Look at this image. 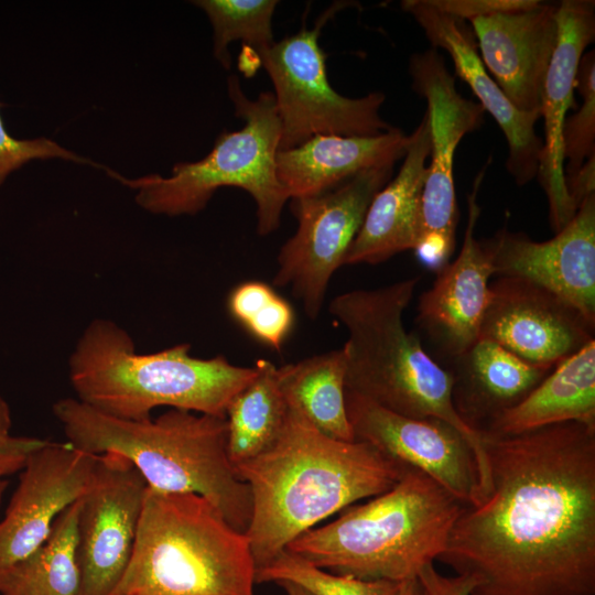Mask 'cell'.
<instances>
[{
  "label": "cell",
  "instance_id": "1",
  "mask_svg": "<svg viewBox=\"0 0 595 595\" xmlns=\"http://www.w3.org/2000/svg\"><path fill=\"white\" fill-rule=\"evenodd\" d=\"M482 436L489 491L437 560L479 578L470 595H595V428Z\"/></svg>",
  "mask_w": 595,
  "mask_h": 595
},
{
  "label": "cell",
  "instance_id": "2",
  "mask_svg": "<svg viewBox=\"0 0 595 595\" xmlns=\"http://www.w3.org/2000/svg\"><path fill=\"white\" fill-rule=\"evenodd\" d=\"M234 469L250 489L246 536L257 570L321 521L392 488L407 466L366 442L332 439L289 408L275 442Z\"/></svg>",
  "mask_w": 595,
  "mask_h": 595
},
{
  "label": "cell",
  "instance_id": "3",
  "mask_svg": "<svg viewBox=\"0 0 595 595\" xmlns=\"http://www.w3.org/2000/svg\"><path fill=\"white\" fill-rule=\"evenodd\" d=\"M53 414L75 448L121 455L149 488L199 495L246 533L251 495L228 456L226 418L171 409L156 419L130 421L104 414L76 398L56 401Z\"/></svg>",
  "mask_w": 595,
  "mask_h": 595
},
{
  "label": "cell",
  "instance_id": "4",
  "mask_svg": "<svg viewBox=\"0 0 595 595\" xmlns=\"http://www.w3.org/2000/svg\"><path fill=\"white\" fill-rule=\"evenodd\" d=\"M419 281V277H412L376 289H356L331 301L329 313L347 331L343 346L345 387L394 413L440 419L456 428L474 450L478 495L484 496L489 489V469L483 436L456 413L451 372L403 324V313Z\"/></svg>",
  "mask_w": 595,
  "mask_h": 595
},
{
  "label": "cell",
  "instance_id": "5",
  "mask_svg": "<svg viewBox=\"0 0 595 595\" xmlns=\"http://www.w3.org/2000/svg\"><path fill=\"white\" fill-rule=\"evenodd\" d=\"M190 344L136 353L129 333L107 318L90 322L68 360L77 400L122 420L142 421L159 407L226 418L231 399L257 375L256 366L224 356L198 358Z\"/></svg>",
  "mask_w": 595,
  "mask_h": 595
},
{
  "label": "cell",
  "instance_id": "6",
  "mask_svg": "<svg viewBox=\"0 0 595 595\" xmlns=\"http://www.w3.org/2000/svg\"><path fill=\"white\" fill-rule=\"evenodd\" d=\"M465 506L421 470L407 467L392 488L345 508L285 550L333 573L400 583L415 578L444 552Z\"/></svg>",
  "mask_w": 595,
  "mask_h": 595
},
{
  "label": "cell",
  "instance_id": "7",
  "mask_svg": "<svg viewBox=\"0 0 595 595\" xmlns=\"http://www.w3.org/2000/svg\"><path fill=\"white\" fill-rule=\"evenodd\" d=\"M246 533L196 494L148 487L133 551L110 595H252Z\"/></svg>",
  "mask_w": 595,
  "mask_h": 595
},
{
  "label": "cell",
  "instance_id": "8",
  "mask_svg": "<svg viewBox=\"0 0 595 595\" xmlns=\"http://www.w3.org/2000/svg\"><path fill=\"white\" fill-rule=\"evenodd\" d=\"M227 83L235 115L244 126L221 132L205 158L175 164L167 177L148 174L129 180L109 169L107 172L138 191L136 202L142 208L167 216L196 215L218 188L239 187L255 199L257 231L267 236L279 228L290 199L277 174L281 121L274 94L262 91L252 100L244 94L236 75H230Z\"/></svg>",
  "mask_w": 595,
  "mask_h": 595
},
{
  "label": "cell",
  "instance_id": "9",
  "mask_svg": "<svg viewBox=\"0 0 595 595\" xmlns=\"http://www.w3.org/2000/svg\"><path fill=\"white\" fill-rule=\"evenodd\" d=\"M346 6L334 3L312 29L303 26L259 54L274 87L281 121L279 151L299 147L320 134L370 137L393 128L379 112L386 99L383 93L347 98L328 82L326 55L318 37L326 22Z\"/></svg>",
  "mask_w": 595,
  "mask_h": 595
},
{
  "label": "cell",
  "instance_id": "10",
  "mask_svg": "<svg viewBox=\"0 0 595 595\" xmlns=\"http://www.w3.org/2000/svg\"><path fill=\"white\" fill-rule=\"evenodd\" d=\"M393 165L363 171L316 196L291 198L298 227L280 248L273 285L290 286L311 320L321 313L328 283L357 236L375 195Z\"/></svg>",
  "mask_w": 595,
  "mask_h": 595
},
{
  "label": "cell",
  "instance_id": "11",
  "mask_svg": "<svg viewBox=\"0 0 595 595\" xmlns=\"http://www.w3.org/2000/svg\"><path fill=\"white\" fill-rule=\"evenodd\" d=\"M409 72L413 89L428 102L431 155L414 251L429 268L439 271L455 248L458 218L453 177L455 149L466 133L482 125L485 110L479 102L457 91L455 78L437 50L412 55Z\"/></svg>",
  "mask_w": 595,
  "mask_h": 595
},
{
  "label": "cell",
  "instance_id": "12",
  "mask_svg": "<svg viewBox=\"0 0 595 595\" xmlns=\"http://www.w3.org/2000/svg\"><path fill=\"white\" fill-rule=\"evenodd\" d=\"M148 484L115 453L97 455L88 488L79 499L77 595H110L130 561Z\"/></svg>",
  "mask_w": 595,
  "mask_h": 595
},
{
  "label": "cell",
  "instance_id": "13",
  "mask_svg": "<svg viewBox=\"0 0 595 595\" xmlns=\"http://www.w3.org/2000/svg\"><path fill=\"white\" fill-rule=\"evenodd\" d=\"M345 399L355 440L421 470L464 504H476L478 469L474 450L456 428L440 419L394 413L347 390Z\"/></svg>",
  "mask_w": 595,
  "mask_h": 595
},
{
  "label": "cell",
  "instance_id": "14",
  "mask_svg": "<svg viewBox=\"0 0 595 595\" xmlns=\"http://www.w3.org/2000/svg\"><path fill=\"white\" fill-rule=\"evenodd\" d=\"M594 331L580 311L549 290L524 279L498 277L490 283L479 338L552 370L594 340Z\"/></svg>",
  "mask_w": 595,
  "mask_h": 595
},
{
  "label": "cell",
  "instance_id": "15",
  "mask_svg": "<svg viewBox=\"0 0 595 595\" xmlns=\"http://www.w3.org/2000/svg\"><path fill=\"white\" fill-rule=\"evenodd\" d=\"M494 274L531 281L554 293L595 325V193L555 236L534 241L506 228L482 241Z\"/></svg>",
  "mask_w": 595,
  "mask_h": 595
},
{
  "label": "cell",
  "instance_id": "16",
  "mask_svg": "<svg viewBox=\"0 0 595 595\" xmlns=\"http://www.w3.org/2000/svg\"><path fill=\"white\" fill-rule=\"evenodd\" d=\"M96 458L50 440L31 454L0 519V573L47 541L58 516L88 488Z\"/></svg>",
  "mask_w": 595,
  "mask_h": 595
},
{
  "label": "cell",
  "instance_id": "17",
  "mask_svg": "<svg viewBox=\"0 0 595 595\" xmlns=\"http://www.w3.org/2000/svg\"><path fill=\"white\" fill-rule=\"evenodd\" d=\"M558 3L530 4L472 19L482 62L509 102L540 112L547 72L558 41Z\"/></svg>",
  "mask_w": 595,
  "mask_h": 595
},
{
  "label": "cell",
  "instance_id": "18",
  "mask_svg": "<svg viewBox=\"0 0 595 595\" xmlns=\"http://www.w3.org/2000/svg\"><path fill=\"white\" fill-rule=\"evenodd\" d=\"M485 171L467 196L468 219L459 255L437 271L432 286L419 300L418 322L429 338L451 360L479 338L480 324L490 295L494 269L476 236L480 215L478 192Z\"/></svg>",
  "mask_w": 595,
  "mask_h": 595
},
{
  "label": "cell",
  "instance_id": "19",
  "mask_svg": "<svg viewBox=\"0 0 595 595\" xmlns=\"http://www.w3.org/2000/svg\"><path fill=\"white\" fill-rule=\"evenodd\" d=\"M556 21L558 41L542 91L541 117L544 118L545 142L537 173L548 198L549 218L555 234L569 224L577 210L564 178L562 129L566 111L573 106V90L583 52L595 37V2L561 1L558 3Z\"/></svg>",
  "mask_w": 595,
  "mask_h": 595
},
{
  "label": "cell",
  "instance_id": "20",
  "mask_svg": "<svg viewBox=\"0 0 595 595\" xmlns=\"http://www.w3.org/2000/svg\"><path fill=\"white\" fill-rule=\"evenodd\" d=\"M401 7L422 28L432 48H442L450 54L456 75L468 84L484 110L499 125L509 147L507 169L517 184L530 182L537 176L543 148L534 131L541 113L521 112L509 102L485 71L467 21L440 10L432 0H405Z\"/></svg>",
  "mask_w": 595,
  "mask_h": 595
},
{
  "label": "cell",
  "instance_id": "21",
  "mask_svg": "<svg viewBox=\"0 0 595 595\" xmlns=\"http://www.w3.org/2000/svg\"><path fill=\"white\" fill-rule=\"evenodd\" d=\"M429 156L430 126L425 112L409 136L404 160L397 176L372 198L344 264H378L402 251L415 250Z\"/></svg>",
  "mask_w": 595,
  "mask_h": 595
},
{
  "label": "cell",
  "instance_id": "22",
  "mask_svg": "<svg viewBox=\"0 0 595 595\" xmlns=\"http://www.w3.org/2000/svg\"><path fill=\"white\" fill-rule=\"evenodd\" d=\"M408 143L409 136L394 127L370 137L315 136L278 152V178L290 199L316 196L363 171L394 165Z\"/></svg>",
  "mask_w": 595,
  "mask_h": 595
},
{
  "label": "cell",
  "instance_id": "23",
  "mask_svg": "<svg viewBox=\"0 0 595 595\" xmlns=\"http://www.w3.org/2000/svg\"><path fill=\"white\" fill-rule=\"evenodd\" d=\"M447 370L453 377L454 409L478 433L521 402L551 372L485 338L454 358Z\"/></svg>",
  "mask_w": 595,
  "mask_h": 595
},
{
  "label": "cell",
  "instance_id": "24",
  "mask_svg": "<svg viewBox=\"0 0 595 595\" xmlns=\"http://www.w3.org/2000/svg\"><path fill=\"white\" fill-rule=\"evenodd\" d=\"M569 421L595 428V339L556 365L521 402L480 433L513 435Z\"/></svg>",
  "mask_w": 595,
  "mask_h": 595
},
{
  "label": "cell",
  "instance_id": "25",
  "mask_svg": "<svg viewBox=\"0 0 595 595\" xmlns=\"http://www.w3.org/2000/svg\"><path fill=\"white\" fill-rule=\"evenodd\" d=\"M277 375L289 408L298 410L323 434L355 441L346 409L343 347L277 367Z\"/></svg>",
  "mask_w": 595,
  "mask_h": 595
},
{
  "label": "cell",
  "instance_id": "26",
  "mask_svg": "<svg viewBox=\"0 0 595 595\" xmlns=\"http://www.w3.org/2000/svg\"><path fill=\"white\" fill-rule=\"evenodd\" d=\"M255 366L257 375L226 409L227 451L234 466L268 450L280 435L289 411L277 366L267 359Z\"/></svg>",
  "mask_w": 595,
  "mask_h": 595
},
{
  "label": "cell",
  "instance_id": "27",
  "mask_svg": "<svg viewBox=\"0 0 595 595\" xmlns=\"http://www.w3.org/2000/svg\"><path fill=\"white\" fill-rule=\"evenodd\" d=\"M79 499L58 516L39 550L0 573V595H77Z\"/></svg>",
  "mask_w": 595,
  "mask_h": 595
},
{
  "label": "cell",
  "instance_id": "28",
  "mask_svg": "<svg viewBox=\"0 0 595 595\" xmlns=\"http://www.w3.org/2000/svg\"><path fill=\"white\" fill-rule=\"evenodd\" d=\"M214 30V56L225 69L231 66L228 46L234 41L258 54L269 48L275 41L272 32V17L278 6L275 0H197Z\"/></svg>",
  "mask_w": 595,
  "mask_h": 595
},
{
  "label": "cell",
  "instance_id": "29",
  "mask_svg": "<svg viewBox=\"0 0 595 595\" xmlns=\"http://www.w3.org/2000/svg\"><path fill=\"white\" fill-rule=\"evenodd\" d=\"M227 309L252 337L275 351L282 349L295 322L290 303L258 280L236 285L228 295Z\"/></svg>",
  "mask_w": 595,
  "mask_h": 595
},
{
  "label": "cell",
  "instance_id": "30",
  "mask_svg": "<svg viewBox=\"0 0 595 595\" xmlns=\"http://www.w3.org/2000/svg\"><path fill=\"white\" fill-rule=\"evenodd\" d=\"M267 582H290L312 595H400L401 583L333 573L288 550L256 570V583Z\"/></svg>",
  "mask_w": 595,
  "mask_h": 595
},
{
  "label": "cell",
  "instance_id": "31",
  "mask_svg": "<svg viewBox=\"0 0 595 595\" xmlns=\"http://www.w3.org/2000/svg\"><path fill=\"white\" fill-rule=\"evenodd\" d=\"M583 98L580 109L565 118L562 129L566 188L574 183L584 164L595 156V52L581 58L576 84ZM569 192V191H567Z\"/></svg>",
  "mask_w": 595,
  "mask_h": 595
},
{
  "label": "cell",
  "instance_id": "32",
  "mask_svg": "<svg viewBox=\"0 0 595 595\" xmlns=\"http://www.w3.org/2000/svg\"><path fill=\"white\" fill-rule=\"evenodd\" d=\"M2 105L0 104V107ZM58 158L80 164H90L96 167H105L96 164L88 159L61 147L55 141L45 137L35 139H17L8 133L3 119L0 115V185L7 176L35 159H53Z\"/></svg>",
  "mask_w": 595,
  "mask_h": 595
},
{
  "label": "cell",
  "instance_id": "33",
  "mask_svg": "<svg viewBox=\"0 0 595 595\" xmlns=\"http://www.w3.org/2000/svg\"><path fill=\"white\" fill-rule=\"evenodd\" d=\"M12 418L8 402L0 394V507L8 482L6 477L19 474L29 457L48 440L20 436L11 433Z\"/></svg>",
  "mask_w": 595,
  "mask_h": 595
},
{
  "label": "cell",
  "instance_id": "34",
  "mask_svg": "<svg viewBox=\"0 0 595 595\" xmlns=\"http://www.w3.org/2000/svg\"><path fill=\"white\" fill-rule=\"evenodd\" d=\"M416 578L424 595H470L480 584L478 577L469 574L443 575L433 563L422 567Z\"/></svg>",
  "mask_w": 595,
  "mask_h": 595
},
{
  "label": "cell",
  "instance_id": "35",
  "mask_svg": "<svg viewBox=\"0 0 595 595\" xmlns=\"http://www.w3.org/2000/svg\"><path fill=\"white\" fill-rule=\"evenodd\" d=\"M532 0H432L440 10L465 21L501 11L523 8Z\"/></svg>",
  "mask_w": 595,
  "mask_h": 595
},
{
  "label": "cell",
  "instance_id": "36",
  "mask_svg": "<svg viewBox=\"0 0 595 595\" xmlns=\"http://www.w3.org/2000/svg\"><path fill=\"white\" fill-rule=\"evenodd\" d=\"M244 50L240 56V67L244 73H247L248 69L251 72L255 71L261 65L259 54L252 48L242 45Z\"/></svg>",
  "mask_w": 595,
  "mask_h": 595
},
{
  "label": "cell",
  "instance_id": "37",
  "mask_svg": "<svg viewBox=\"0 0 595 595\" xmlns=\"http://www.w3.org/2000/svg\"><path fill=\"white\" fill-rule=\"evenodd\" d=\"M400 595H424L418 578L405 580L400 583Z\"/></svg>",
  "mask_w": 595,
  "mask_h": 595
},
{
  "label": "cell",
  "instance_id": "38",
  "mask_svg": "<svg viewBox=\"0 0 595 595\" xmlns=\"http://www.w3.org/2000/svg\"><path fill=\"white\" fill-rule=\"evenodd\" d=\"M278 585L283 588L286 595H312L310 592H307L303 587L296 584L290 583V582H280L278 583Z\"/></svg>",
  "mask_w": 595,
  "mask_h": 595
}]
</instances>
